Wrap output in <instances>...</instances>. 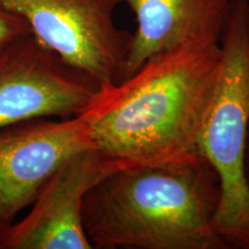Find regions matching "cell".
Segmentation results:
<instances>
[{"instance_id": "cell-4", "label": "cell", "mask_w": 249, "mask_h": 249, "mask_svg": "<svg viewBox=\"0 0 249 249\" xmlns=\"http://www.w3.org/2000/svg\"><path fill=\"white\" fill-rule=\"evenodd\" d=\"M123 0H0L62 60L107 87L124 77L132 34L118 27Z\"/></svg>"}, {"instance_id": "cell-10", "label": "cell", "mask_w": 249, "mask_h": 249, "mask_svg": "<svg viewBox=\"0 0 249 249\" xmlns=\"http://www.w3.org/2000/svg\"><path fill=\"white\" fill-rule=\"evenodd\" d=\"M246 172H247V178L249 181V138L247 143V151H246Z\"/></svg>"}, {"instance_id": "cell-6", "label": "cell", "mask_w": 249, "mask_h": 249, "mask_svg": "<svg viewBox=\"0 0 249 249\" xmlns=\"http://www.w3.org/2000/svg\"><path fill=\"white\" fill-rule=\"evenodd\" d=\"M90 149L81 114L38 118L0 129V230L30 207L65 161Z\"/></svg>"}, {"instance_id": "cell-3", "label": "cell", "mask_w": 249, "mask_h": 249, "mask_svg": "<svg viewBox=\"0 0 249 249\" xmlns=\"http://www.w3.org/2000/svg\"><path fill=\"white\" fill-rule=\"evenodd\" d=\"M219 77L200 140L216 172L220 201L214 226L230 248L249 249V0H232L219 42Z\"/></svg>"}, {"instance_id": "cell-7", "label": "cell", "mask_w": 249, "mask_h": 249, "mask_svg": "<svg viewBox=\"0 0 249 249\" xmlns=\"http://www.w3.org/2000/svg\"><path fill=\"white\" fill-rule=\"evenodd\" d=\"M111 173L92 149L71 156L48 180L22 218L0 230V249H92L83 198Z\"/></svg>"}, {"instance_id": "cell-1", "label": "cell", "mask_w": 249, "mask_h": 249, "mask_svg": "<svg viewBox=\"0 0 249 249\" xmlns=\"http://www.w3.org/2000/svg\"><path fill=\"white\" fill-rule=\"evenodd\" d=\"M220 64L219 44L185 45L99 89L81 116L110 172L203 158L201 134Z\"/></svg>"}, {"instance_id": "cell-2", "label": "cell", "mask_w": 249, "mask_h": 249, "mask_svg": "<svg viewBox=\"0 0 249 249\" xmlns=\"http://www.w3.org/2000/svg\"><path fill=\"white\" fill-rule=\"evenodd\" d=\"M219 201L204 158L121 170L87 192L83 225L97 249H230L214 226Z\"/></svg>"}, {"instance_id": "cell-8", "label": "cell", "mask_w": 249, "mask_h": 249, "mask_svg": "<svg viewBox=\"0 0 249 249\" xmlns=\"http://www.w3.org/2000/svg\"><path fill=\"white\" fill-rule=\"evenodd\" d=\"M135 15L136 30L124 77L152 55L185 45L219 44L232 0H123Z\"/></svg>"}, {"instance_id": "cell-5", "label": "cell", "mask_w": 249, "mask_h": 249, "mask_svg": "<svg viewBox=\"0 0 249 249\" xmlns=\"http://www.w3.org/2000/svg\"><path fill=\"white\" fill-rule=\"evenodd\" d=\"M101 87L31 33L0 44V129L85 112Z\"/></svg>"}, {"instance_id": "cell-9", "label": "cell", "mask_w": 249, "mask_h": 249, "mask_svg": "<svg viewBox=\"0 0 249 249\" xmlns=\"http://www.w3.org/2000/svg\"><path fill=\"white\" fill-rule=\"evenodd\" d=\"M28 33H30V29L26 21L0 5V44Z\"/></svg>"}]
</instances>
